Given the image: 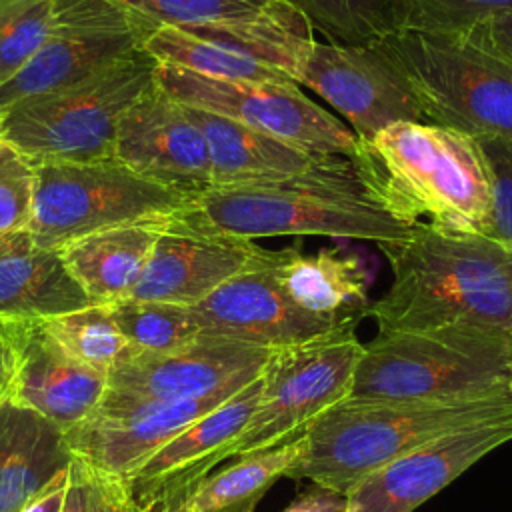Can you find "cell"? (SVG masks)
<instances>
[{
    "label": "cell",
    "instance_id": "6da1fadb",
    "mask_svg": "<svg viewBox=\"0 0 512 512\" xmlns=\"http://www.w3.org/2000/svg\"><path fill=\"white\" fill-rule=\"evenodd\" d=\"M186 228L234 236H330L378 246L410 238L354 156H324L308 170L266 184L208 188L172 214Z\"/></svg>",
    "mask_w": 512,
    "mask_h": 512
},
{
    "label": "cell",
    "instance_id": "7a4b0ae2",
    "mask_svg": "<svg viewBox=\"0 0 512 512\" xmlns=\"http://www.w3.org/2000/svg\"><path fill=\"white\" fill-rule=\"evenodd\" d=\"M380 250L390 262L392 282L366 310L378 332L464 324L510 334V246L418 222L410 238Z\"/></svg>",
    "mask_w": 512,
    "mask_h": 512
},
{
    "label": "cell",
    "instance_id": "3957f363",
    "mask_svg": "<svg viewBox=\"0 0 512 512\" xmlns=\"http://www.w3.org/2000/svg\"><path fill=\"white\" fill-rule=\"evenodd\" d=\"M374 190L404 222L454 234H480L490 212V172L480 140L426 124L398 122L354 154Z\"/></svg>",
    "mask_w": 512,
    "mask_h": 512
},
{
    "label": "cell",
    "instance_id": "277c9868",
    "mask_svg": "<svg viewBox=\"0 0 512 512\" xmlns=\"http://www.w3.org/2000/svg\"><path fill=\"white\" fill-rule=\"evenodd\" d=\"M512 398L424 402L344 398L302 434L284 478L346 494L360 478L450 430L510 416Z\"/></svg>",
    "mask_w": 512,
    "mask_h": 512
},
{
    "label": "cell",
    "instance_id": "5b68a950",
    "mask_svg": "<svg viewBox=\"0 0 512 512\" xmlns=\"http://www.w3.org/2000/svg\"><path fill=\"white\" fill-rule=\"evenodd\" d=\"M508 332L478 326L378 332L364 344L350 398L468 402L512 398Z\"/></svg>",
    "mask_w": 512,
    "mask_h": 512
},
{
    "label": "cell",
    "instance_id": "8992f818",
    "mask_svg": "<svg viewBox=\"0 0 512 512\" xmlns=\"http://www.w3.org/2000/svg\"><path fill=\"white\" fill-rule=\"evenodd\" d=\"M376 44L432 124L512 142V64L456 34L402 28Z\"/></svg>",
    "mask_w": 512,
    "mask_h": 512
},
{
    "label": "cell",
    "instance_id": "52a82bcc",
    "mask_svg": "<svg viewBox=\"0 0 512 512\" xmlns=\"http://www.w3.org/2000/svg\"><path fill=\"white\" fill-rule=\"evenodd\" d=\"M156 68L140 48L74 84L24 98L4 112L0 138L32 162L114 160L118 124L154 84Z\"/></svg>",
    "mask_w": 512,
    "mask_h": 512
},
{
    "label": "cell",
    "instance_id": "ba28073f",
    "mask_svg": "<svg viewBox=\"0 0 512 512\" xmlns=\"http://www.w3.org/2000/svg\"><path fill=\"white\" fill-rule=\"evenodd\" d=\"M30 238L60 250L92 232L170 218L192 198L146 180L116 160L34 162Z\"/></svg>",
    "mask_w": 512,
    "mask_h": 512
},
{
    "label": "cell",
    "instance_id": "9c48e42d",
    "mask_svg": "<svg viewBox=\"0 0 512 512\" xmlns=\"http://www.w3.org/2000/svg\"><path fill=\"white\" fill-rule=\"evenodd\" d=\"M356 322L314 340L274 350L262 370V394L230 458L266 450L300 436L322 412L350 396L364 344Z\"/></svg>",
    "mask_w": 512,
    "mask_h": 512
},
{
    "label": "cell",
    "instance_id": "30bf717a",
    "mask_svg": "<svg viewBox=\"0 0 512 512\" xmlns=\"http://www.w3.org/2000/svg\"><path fill=\"white\" fill-rule=\"evenodd\" d=\"M156 84L184 106L240 122L312 154L354 156L356 134L294 82H238L158 64Z\"/></svg>",
    "mask_w": 512,
    "mask_h": 512
},
{
    "label": "cell",
    "instance_id": "8fae6325",
    "mask_svg": "<svg viewBox=\"0 0 512 512\" xmlns=\"http://www.w3.org/2000/svg\"><path fill=\"white\" fill-rule=\"evenodd\" d=\"M152 30L116 0H58L54 24L38 54L0 86L2 110L114 64L144 48Z\"/></svg>",
    "mask_w": 512,
    "mask_h": 512
},
{
    "label": "cell",
    "instance_id": "7c38bea8",
    "mask_svg": "<svg viewBox=\"0 0 512 512\" xmlns=\"http://www.w3.org/2000/svg\"><path fill=\"white\" fill-rule=\"evenodd\" d=\"M290 76L336 108L358 142H368L398 122H424L410 88L378 44L352 46L310 38L296 52Z\"/></svg>",
    "mask_w": 512,
    "mask_h": 512
},
{
    "label": "cell",
    "instance_id": "4fadbf2b",
    "mask_svg": "<svg viewBox=\"0 0 512 512\" xmlns=\"http://www.w3.org/2000/svg\"><path fill=\"white\" fill-rule=\"evenodd\" d=\"M244 386L232 384L202 398L174 402H138L104 394L98 408L64 434L74 458L86 468L124 480Z\"/></svg>",
    "mask_w": 512,
    "mask_h": 512
},
{
    "label": "cell",
    "instance_id": "5bb4252c",
    "mask_svg": "<svg viewBox=\"0 0 512 512\" xmlns=\"http://www.w3.org/2000/svg\"><path fill=\"white\" fill-rule=\"evenodd\" d=\"M278 252L266 250L252 266L188 306L200 334L278 350L314 340L346 322H358L316 316L294 304L276 276Z\"/></svg>",
    "mask_w": 512,
    "mask_h": 512
},
{
    "label": "cell",
    "instance_id": "9a60e30c",
    "mask_svg": "<svg viewBox=\"0 0 512 512\" xmlns=\"http://www.w3.org/2000/svg\"><path fill=\"white\" fill-rule=\"evenodd\" d=\"M510 440L512 414L450 430L360 478L344 494V512H414Z\"/></svg>",
    "mask_w": 512,
    "mask_h": 512
},
{
    "label": "cell",
    "instance_id": "2e32d148",
    "mask_svg": "<svg viewBox=\"0 0 512 512\" xmlns=\"http://www.w3.org/2000/svg\"><path fill=\"white\" fill-rule=\"evenodd\" d=\"M272 348L200 334L168 354L132 352L108 374L106 394L138 402H174L256 380Z\"/></svg>",
    "mask_w": 512,
    "mask_h": 512
},
{
    "label": "cell",
    "instance_id": "e0dca14e",
    "mask_svg": "<svg viewBox=\"0 0 512 512\" xmlns=\"http://www.w3.org/2000/svg\"><path fill=\"white\" fill-rule=\"evenodd\" d=\"M114 160L190 198L210 188L206 140L186 108L156 80L122 116Z\"/></svg>",
    "mask_w": 512,
    "mask_h": 512
},
{
    "label": "cell",
    "instance_id": "ac0fdd59",
    "mask_svg": "<svg viewBox=\"0 0 512 512\" xmlns=\"http://www.w3.org/2000/svg\"><path fill=\"white\" fill-rule=\"evenodd\" d=\"M264 252L254 240L198 232L170 216L128 298L194 306Z\"/></svg>",
    "mask_w": 512,
    "mask_h": 512
},
{
    "label": "cell",
    "instance_id": "d6986e66",
    "mask_svg": "<svg viewBox=\"0 0 512 512\" xmlns=\"http://www.w3.org/2000/svg\"><path fill=\"white\" fill-rule=\"evenodd\" d=\"M262 394V374L226 402L192 422L138 470L124 478L136 508L188 492L230 458L232 444L248 426Z\"/></svg>",
    "mask_w": 512,
    "mask_h": 512
},
{
    "label": "cell",
    "instance_id": "ffe728a7",
    "mask_svg": "<svg viewBox=\"0 0 512 512\" xmlns=\"http://www.w3.org/2000/svg\"><path fill=\"white\" fill-rule=\"evenodd\" d=\"M108 378L62 352L40 320H26L18 372L10 400L26 406L64 432L88 418L102 402Z\"/></svg>",
    "mask_w": 512,
    "mask_h": 512
},
{
    "label": "cell",
    "instance_id": "44dd1931",
    "mask_svg": "<svg viewBox=\"0 0 512 512\" xmlns=\"http://www.w3.org/2000/svg\"><path fill=\"white\" fill-rule=\"evenodd\" d=\"M74 454L60 426L12 402H0V512H22L68 476Z\"/></svg>",
    "mask_w": 512,
    "mask_h": 512
},
{
    "label": "cell",
    "instance_id": "7402d4cb",
    "mask_svg": "<svg viewBox=\"0 0 512 512\" xmlns=\"http://www.w3.org/2000/svg\"><path fill=\"white\" fill-rule=\"evenodd\" d=\"M86 306L92 300L60 250L38 246L28 230L0 238V316L48 320Z\"/></svg>",
    "mask_w": 512,
    "mask_h": 512
},
{
    "label": "cell",
    "instance_id": "603a6c76",
    "mask_svg": "<svg viewBox=\"0 0 512 512\" xmlns=\"http://www.w3.org/2000/svg\"><path fill=\"white\" fill-rule=\"evenodd\" d=\"M184 106V104H182ZM200 128L210 158V188L278 182L296 176L330 154H312L230 118L184 106Z\"/></svg>",
    "mask_w": 512,
    "mask_h": 512
},
{
    "label": "cell",
    "instance_id": "cb8c5ba5",
    "mask_svg": "<svg viewBox=\"0 0 512 512\" xmlns=\"http://www.w3.org/2000/svg\"><path fill=\"white\" fill-rule=\"evenodd\" d=\"M164 220L104 228L60 248L92 304L110 306L132 294Z\"/></svg>",
    "mask_w": 512,
    "mask_h": 512
},
{
    "label": "cell",
    "instance_id": "d4e9b609",
    "mask_svg": "<svg viewBox=\"0 0 512 512\" xmlns=\"http://www.w3.org/2000/svg\"><path fill=\"white\" fill-rule=\"evenodd\" d=\"M276 276L290 300L316 316L360 320L370 306V276L364 264L338 250L302 254L296 246L282 248Z\"/></svg>",
    "mask_w": 512,
    "mask_h": 512
},
{
    "label": "cell",
    "instance_id": "484cf974",
    "mask_svg": "<svg viewBox=\"0 0 512 512\" xmlns=\"http://www.w3.org/2000/svg\"><path fill=\"white\" fill-rule=\"evenodd\" d=\"M144 50L154 56L158 64L208 78L280 84L294 82L286 72L260 60L226 28L158 26L146 38Z\"/></svg>",
    "mask_w": 512,
    "mask_h": 512
},
{
    "label": "cell",
    "instance_id": "4316f807",
    "mask_svg": "<svg viewBox=\"0 0 512 512\" xmlns=\"http://www.w3.org/2000/svg\"><path fill=\"white\" fill-rule=\"evenodd\" d=\"M150 26L310 30L286 0H116Z\"/></svg>",
    "mask_w": 512,
    "mask_h": 512
},
{
    "label": "cell",
    "instance_id": "83f0119b",
    "mask_svg": "<svg viewBox=\"0 0 512 512\" xmlns=\"http://www.w3.org/2000/svg\"><path fill=\"white\" fill-rule=\"evenodd\" d=\"M300 436L240 456L234 464L208 474L186 492V504L194 512H252L264 492L280 478L296 458Z\"/></svg>",
    "mask_w": 512,
    "mask_h": 512
},
{
    "label": "cell",
    "instance_id": "f1b7e54d",
    "mask_svg": "<svg viewBox=\"0 0 512 512\" xmlns=\"http://www.w3.org/2000/svg\"><path fill=\"white\" fill-rule=\"evenodd\" d=\"M310 26L332 44H376L402 30L400 0H286Z\"/></svg>",
    "mask_w": 512,
    "mask_h": 512
},
{
    "label": "cell",
    "instance_id": "f546056e",
    "mask_svg": "<svg viewBox=\"0 0 512 512\" xmlns=\"http://www.w3.org/2000/svg\"><path fill=\"white\" fill-rule=\"evenodd\" d=\"M40 324L62 352L106 378L120 360L136 352L118 330L108 306L92 304Z\"/></svg>",
    "mask_w": 512,
    "mask_h": 512
},
{
    "label": "cell",
    "instance_id": "4dcf8cb0",
    "mask_svg": "<svg viewBox=\"0 0 512 512\" xmlns=\"http://www.w3.org/2000/svg\"><path fill=\"white\" fill-rule=\"evenodd\" d=\"M108 310L138 354H168L200 336L188 306L126 298L110 304Z\"/></svg>",
    "mask_w": 512,
    "mask_h": 512
},
{
    "label": "cell",
    "instance_id": "1f68e13d",
    "mask_svg": "<svg viewBox=\"0 0 512 512\" xmlns=\"http://www.w3.org/2000/svg\"><path fill=\"white\" fill-rule=\"evenodd\" d=\"M58 0H0V86L14 78L42 48Z\"/></svg>",
    "mask_w": 512,
    "mask_h": 512
},
{
    "label": "cell",
    "instance_id": "d6a6232c",
    "mask_svg": "<svg viewBox=\"0 0 512 512\" xmlns=\"http://www.w3.org/2000/svg\"><path fill=\"white\" fill-rule=\"evenodd\" d=\"M404 26L432 34H468L498 16L512 14V0H400Z\"/></svg>",
    "mask_w": 512,
    "mask_h": 512
},
{
    "label": "cell",
    "instance_id": "836d02e7",
    "mask_svg": "<svg viewBox=\"0 0 512 512\" xmlns=\"http://www.w3.org/2000/svg\"><path fill=\"white\" fill-rule=\"evenodd\" d=\"M36 192V164L0 138V236L28 230Z\"/></svg>",
    "mask_w": 512,
    "mask_h": 512
},
{
    "label": "cell",
    "instance_id": "e575fe53",
    "mask_svg": "<svg viewBox=\"0 0 512 512\" xmlns=\"http://www.w3.org/2000/svg\"><path fill=\"white\" fill-rule=\"evenodd\" d=\"M490 172V212L482 236L512 248V142L480 140Z\"/></svg>",
    "mask_w": 512,
    "mask_h": 512
},
{
    "label": "cell",
    "instance_id": "d590c367",
    "mask_svg": "<svg viewBox=\"0 0 512 512\" xmlns=\"http://www.w3.org/2000/svg\"><path fill=\"white\" fill-rule=\"evenodd\" d=\"M26 320L0 316V402L10 396L24 340Z\"/></svg>",
    "mask_w": 512,
    "mask_h": 512
},
{
    "label": "cell",
    "instance_id": "8d00e7d4",
    "mask_svg": "<svg viewBox=\"0 0 512 512\" xmlns=\"http://www.w3.org/2000/svg\"><path fill=\"white\" fill-rule=\"evenodd\" d=\"M90 470V468H88ZM92 512H138L126 482L116 476L92 472Z\"/></svg>",
    "mask_w": 512,
    "mask_h": 512
},
{
    "label": "cell",
    "instance_id": "74e56055",
    "mask_svg": "<svg viewBox=\"0 0 512 512\" xmlns=\"http://www.w3.org/2000/svg\"><path fill=\"white\" fill-rule=\"evenodd\" d=\"M462 36L512 64V14L488 20Z\"/></svg>",
    "mask_w": 512,
    "mask_h": 512
},
{
    "label": "cell",
    "instance_id": "f35d334b",
    "mask_svg": "<svg viewBox=\"0 0 512 512\" xmlns=\"http://www.w3.org/2000/svg\"><path fill=\"white\" fill-rule=\"evenodd\" d=\"M346 496L310 482L288 506H284L280 512H344Z\"/></svg>",
    "mask_w": 512,
    "mask_h": 512
},
{
    "label": "cell",
    "instance_id": "ab89813d",
    "mask_svg": "<svg viewBox=\"0 0 512 512\" xmlns=\"http://www.w3.org/2000/svg\"><path fill=\"white\" fill-rule=\"evenodd\" d=\"M60 512H92V476L78 458H72L70 462Z\"/></svg>",
    "mask_w": 512,
    "mask_h": 512
},
{
    "label": "cell",
    "instance_id": "60d3db41",
    "mask_svg": "<svg viewBox=\"0 0 512 512\" xmlns=\"http://www.w3.org/2000/svg\"><path fill=\"white\" fill-rule=\"evenodd\" d=\"M66 482H68V476L64 480H60L56 486H52L48 492L38 496L34 502H30L22 512H60L62 502H64Z\"/></svg>",
    "mask_w": 512,
    "mask_h": 512
},
{
    "label": "cell",
    "instance_id": "b9f144b4",
    "mask_svg": "<svg viewBox=\"0 0 512 512\" xmlns=\"http://www.w3.org/2000/svg\"><path fill=\"white\" fill-rule=\"evenodd\" d=\"M138 512H194V510L186 504V492H184L178 496L164 498L148 508H138Z\"/></svg>",
    "mask_w": 512,
    "mask_h": 512
},
{
    "label": "cell",
    "instance_id": "7bdbcfd3",
    "mask_svg": "<svg viewBox=\"0 0 512 512\" xmlns=\"http://www.w3.org/2000/svg\"><path fill=\"white\" fill-rule=\"evenodd\" d=\"M508 384H510V392H512V354H510V366H508Z\"/></svg>",
    "mask_w": 512,
    "mask_h": 512
},
{
    "label": "cell",
    "instance_id": "ee69618b",
    "mask_svg": "<svg viewBox=\"0 0 512 512\" xmlns=\"http://www.w3.org/2000/svg\"><path fill=\"white\" fill-rule=\"evenodd\" d=\"M2 120H4V110H2V106H0V126H2Z\"/></svg>",
    "mask_w": 512,
    "mask_h": 512
},
{
    "label": "cell",
    "instance_id": "f6af8a7d",
    "mask_svg": "<svg viewBox=\"0 0 512 512\" xmlns=\"http://www.w3.org/2000/svg\"><path fill=\"white\" fill-rule=\"evenodd\" d=\"M510 338H512V330H510Z\"/></svg>",
    "mask_w": 512,
    "mask_h": 512
},
{
    "label": "cell",
    "instance_id": "bcb514c9",
    "mask_svg": "<svg viewBox=\"0 0 512 512\" xmlns=\"http://www.w3.org/2000/svg\"><path fill=\"white\" fill-rule=\"evenodd\" d=\"M0 238H2V236H0Z\"/></svg>",
    "mask_w": 512,
    "mask_h": 512
}]
</instances>
